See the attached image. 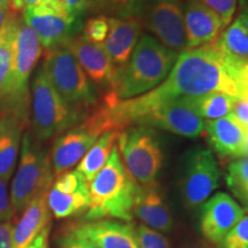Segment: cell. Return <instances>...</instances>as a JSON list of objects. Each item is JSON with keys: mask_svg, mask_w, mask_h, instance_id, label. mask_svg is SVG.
<instances>
[{"mask_svg": "<svg viewBox=\"0 0 248 248\" xmlns=\"http://www.w3.org/2000/svg\"><path fill=\"white\" fill-rule=\"evenodd\" d=\"M146 1L147 0H105V4L111 13L116 15L115 17H141Z\"/></svg>", "mask_w": 248, "mask_h": 248, "instance_id": "30", "label": "cell"}, {"mask_svg": "<svg viewBox=\"0 0 248 248\" xmlns=\"http://www.w3.org/2000/svg\"><path fill=\"white\" fill-rule=\"evenodd\" d=\"M135 125L155 126L186 138H198L204 131V121L183 99L161 104Z\"/></svg>", "mask_w": 248, "mask_h": 248, "instance_id": "11", "label": "cell"}, {"mask_svg": "<svg viewBox=\"0 0 248 248\" xmlns=\"http://www.w3.org/2000/svg\"><path fill=\"white\" fill-rule=\"evenodd\" d=\"M0 7H4V8L12 9V11H14V9H13V1H12V0H0Z\"/></svg>", "mask_w": 248, "mask_h": 248, "instance_id": "42", "label": "cell"}, {"mask_svg": "<svg viewBox=\"0 0 248 248\" xmlns=\"http://www.w3.org/2000/svg\"><path fill=\"white\" fill-rule=\"evenodd\" d=\"M71 15L78 17L89 7L90 0H59Z\"/></svg>", "mask_w": 248, "mask_h": 248, "instance_id": "36", "label": "cell"}, {"mask_svg": "<svg viewBox=\"0 0 248 248\" xmlns=\"http://www.w3.org/2000/svg\"><path fill=\"white\" fill-rule=\"evenodd\" d=\"M12 1H13V9L20 14L26 8L39 4L40 0H12Z\"/></svg>", "mask_w": 248, "mask_h": 248, "instance_id": "38", "label": "cell"}, {"mask_svg": "<svg viewBox=\"0 0 248 248\" xmlns=\"http://www.w3.org/2000/svg\"><path fill=\"white\" fill-rule=\"evenodd\" d=\"M53 181L51 154L27 132L22 140L20 164L11 187L14 212L22 213L36 197L49 191Z\"/></svg>", "mask_w": 248, "mask_h": 248, "instance_id": "4", "label": "cell"}, {"mask_svg": "<svg viewBox=\"0 0 248 248\" xmlns=\"http://www.w3.org/2000/svg\"><path fill=\"white\" fill-rule=\"evenodd\" d=\"M221 173L209 150L194 148L186 156L181 179L182 195L190 208L203 204L219 187Z\"/></svg>", "mask_w": 248, "mask_h": 248, "instance_id": "9", "label": "cell"}, {"mask_svg": "<svg viewBox=\"0 0 248 248\" xmlns=\"http://www.w3.org/2000/svg\"><path fill=\"white\" fill-rule=\"evenodd\" d=\"M13 230L11 222L0 223V248H13Z\"/></svg>", "mask_w": 248, "mask_h": 248, "instance_id": "35", "label": "cell"}, {"mask_svg": "<svg viewBox=\"0 0 248 248\" xmlns=\"http://www.w3.org/2000/svg\"><path fill=\"white\" fill-rule=\"evenodd\" d=\"M108 32H109V17L98 15L86 21L82 36L89 42L102 45L107 38Z\"/></svg>", "mask_w": 248, "mask_h": 248, "instance_id": "28", "label": "cell"}, {"mask_svg": "<svg viewBox=\"0 0 248 248\" xmlns=\"http://www.w3.org/2000/svg\"><path fill=\"white\" fill-rule=\"evenodd\" d=\"M48 233H49V226L48 228H46L45 230L43 231L42 233H40L27 248H48L47 246Z\"/></svg>", "mask_w": 248, "mask_h": 248, "instance_id": "37", "label": "cell"}, {"mask_svg": "<svg viewBox=\"0 0 248 248\" xmlns=\"http://www.w3.org/2000/svg\"><path fill=\"white\" fill-rule=\"evenodd\" d=\"M135 224L119 219H97L74 225L69 231L99 248H139Z\"/></svg>", "mask_w": 248, "mask_h": 248, "instance_id": "14", "label": "cell"}, {"mask_svg": "<svg viewBox=\"0 0 248 248\" xmlns=\"http://www.w3.org/2000/svg\"><path fill=\"white\" fill-rule=\"evenodd\" d=\"M20 20V14L12 15L0 29V93L4 89L11 71Z\"/></svg>", "mask_w": 248, "mask_h": 248, "instance_id": "26", "label": "cell"}, {"mask_svg": "<svg viewBox=\"0 0 248 248\" xmlns=\"http://www.w3.org/2000/svg\"><path fill=\"white\" fill-rule=\"evenodd\" d=\"M140 16L109 17V32L102 44L116 73L128 63L141 35Z\"/></svg>", "mask_w": 248, "mask_h": 248, "instance_id": "18", "label": "cell"}, {"mask_svg": "<svg viewBox=\"0 0 248 248\" xmlns=\"http://www.w3.org/2000/svg\"><path fill=\"white\" fill-rule=\"evenodd\" d=\"M245 209L229 194L216 193L202 204L200 230L204 239L218 245L245 216Z\"/></svg>", "mask_w": 248, "mask_h": 248, "instance_id": "13", "label": "cell"}, {"mask_svg": "<svg viewBox=\"0 0 248 248\" xmlns=\"http://www.w3.org/2000/svg\"><path fill=\"white\" fill-rule=\"evenodd\" d=\"M198 1L212 9L221 18L223 28H226L232 22L238 0H198Z\"/></svg>", "mask_w": 248, "mask_h": 248, "instance_id": "32", "label": "cell"}, {"mask_svg": "<svg viewBox=\"0 0 248 248\" xmlns=\"http://www.w3.org/2000/svg\"><path fill=\"white\" fill-rule=\"evenodd\" d=\"M14 14H18V13L12 11V9L0 7V29H1V27L4 26V23L6 22V21H7V18Z\"/></svg>", "mask_w": 248, "mask_h": 248, "instance_id": "39", "label": "cell"}, {"mask_svg": "<svg viewBox=\"0 0 248 248\" xmlns=\"http://www.w3.org/2000/svg\"><path fill=\"white\" fill-rule=\"evenodd\" d=\"M184 27L186 49L214 43L224 29L221 18L198 0L184 6Z\"/></svg>", "mask_w": 248, "mask_h": 248, "instance_id": "20", "label": "cell"}, {"mask_svg": "<svg viewBox=\"0 0 248 248\" xmlns=\"http://www.w3.org/2000/svg\"><path fill=\"white\" fill-rule=\"evenodd\" d=\"M136 238L139 248H169V240L162 232L148 228L144 224L135 226Z\"/></svg>", "mask_w": 248, "mask_h": 248, "instance_id": "29", "label": "cell"}, {"mask_svg": "<svg viewBox=\"0 0 248 248\" xmlns=\"http://www.w3.org/2000/svg\"><path fill=\"white\" fill-rule=\"evenodd\" d=\"M141 22L157 42L173 53L186 49L184 5L181 0H147Z\"/></svg>", "mask_w": 248, "mask_h": 248, "instance_id": "8", "label": "cell"}, {"mask_svg": "<svg viewBox=\"0 0 248 248\" xmlns=\"http://www.w3.org/2000/svg\"><path fill=\"white\" fill-rule=\"evenodd\" d=\"M207 140L223 157H245L248 155V126L233 115L204 122Z\"/></svg>", "mask_w": 248, "mask_h": 248, "instance_id": "17", "label": "cell"}, {"mask_svg": "<svg viewBox=\"0 0 248 248\" xmlns=\"http://www.w3.org/2000/svg\"><path fill=\"white\" fill-rule=\"evenodd\" d=\"M59 247L60 248H99L89 241L85 238L77 235L68 230L62 237L59 239Z\"/></svg>", "mask_w": 248, "mask_h": 248, "instance_id": "34", "label": "cell"}, {"mask_svg": "<svg viewBox=\"0 0 248 248\" xmlns=\"http://www.w3.org/2000/svg\"><path fill=\"white\" fill-rule=\"evenodd\" d=\"M43 68L54 89L70 106L89 110L97 105L94 86L66 46L46 49Z\"/></svg>", "mask_w": 248, "mask_h": 248, "instance_id": "5", "label": "cell"}, {"mask_svg": "<svg viewBox=\"0 0 248 248\" xmlns=\"http://www.w3.org/2000/svg\"><path fill=\"white\" fill-rule=\"evenodd\" d=\"M119 135L120 132L117 131L102 133L84 155V157L80 160V162L77 164L76 170L83 176L89 185L109 159L113 148L117 142Z\"/></svg>", "mask_w": 248, "mask_h": 248, "instance_id": "23", "label": "cell"}, {"mask_svg": "<svg viewBox=\"0 0 248 248\" xmlns=\"http://www.w3.org/2000/svg\"><path fill=\"white\" fill-rule=\"evenodd\" d=\"M200 117L217 120L232 115L238 99L223 92H212L197 98L183 99Z\"/></svg>", "mask_w": 248, "mask_h": 248, "instance_id": "25", "label": "cell"}, {"mask_svg": "<svg viewBox=\"0 0 248 248\" xmlns=\"http://www.w3.org/2000/svg\"><path fill=\"white\" fill-rule=\"evenodd\" d=\"M99 137L98 133L89 129L83 122L59 136L51 152L54 177L78 164Z\"/></svg>", "mask_w": 248, "mask_h": 248, "instance_id": "16", "label": "cell"}, {"mask_svg": "<svg viewBox=\"0 0 248 248\" xmlns=\"http://www.w3.org/2000/svg\"><path fill=\"white\" fill-rule=\"evenodd\" d=\"M226 183L230 190L248 204V157H241L229 166Z\"/></svg>", "mask_w": 248, "mask_h": 248, "instance_id": "27", "label": "cell"}, {"mask_svg": "<svg viewBox=\"0 0 248 248\" xmlns=\"http://www.w3.org/2000/svg\"><path fill=\"white\" fill-rule=\"evenodd\" d=\"M14 214L11 195L8 192V181L0 178V223L9 222Z\"/></svg>", "mask_w": 248, "mask_h": 248, "instance_id": "33", "label": "cell"}, {"mask_svg": "<svg viewBox=\"0 0 248 248\" xmlns=\"http://www.w3.org/2000/svg\"><path fill=\"white\" fill-rule=\"evenodd\" d=\"M124 167L138 185L156 183L163 163V152L156 132L150 126L136 125L123 130L117 138Z\"/></svg>", "mask_w": 248, "mask_h": 248, "instance_id": "6", "label": "cell"}, {"mask_svg": "<svg viewBox=\"0 0 248 248\" xmlns=\"http://www.w3.org/2000/svg\"><path fill=\"white\" fill-rule=\"evenodd\" d=\"M182 248H210L208 245L203 241H193V243H190L185 246H183Z\"/></svg>", "mask_w": 248, "mask_h": 248, "instance_id": "41", "label": "cell"}, {"mask_svg": "<svg viewBox=\"0 0 248 248\" xmlns=\"http://www.w3.org/2000/svg\"><path fill=\"white\" fill-rule=\"evenodd\" d=\"M89 203V184L76 169L58 176L47 193L48 208L58 219L85 212Z\"/></svg>", "mask_w": 248, "mask_h": 248, "instance_id": "12", "label": "cell"}, {"mask_svg": "<svg viewBox=\"0 0 248 248\" xmlns=\"http://www.w3.org/2000/svg\"><path fill=\"white\" fill-rule=\"evenodd\" d=\"M137 186L121 160L116 144L106 164L89 185L90 203L85 214L86 221L131 222Z\"/></svg>", "mask_w": 248, "mask_h": 248, "instance_id": "1", "label": "cell"}, {"mask_svg": "<svg viewBox=\"0 0 248 248\" xmlns=\"http://www.w3.org/2000/svg\"><path fill=\"white\" fill-rule=\"evenodd\" d=\"M23 21L38 37L42 47L52 49L64 46L75 37L79 24L59 0H40L23 11Z\"/></svg>", "mask_w": 248, "mask_h": 248, "instance_id": "7", "label": "cell"}, {"mask_svg": "<svg viewBox=\"0 0 248 248\" xmlns=\"http://www.w3.org/2000/svg\"><path fill=\"white\" fill-rule=\"evenodd\" d=\"M238 18H239L241 24H243L244 28L246 29L247 33H248V7L244 9L243 13L239 15V17H238Z\"/></svg>", "mask_w": 248, "mask_h": 248, "instance_id": "40", "label": "cell"}, {"mask_svg": "<svg viewBox=\"0 0 248 248\" xmlns=\"http://www.w3.org/2000/svg\"><path fill=\"white\" fill-rule=\"evenodd\" d=\"M47 193L36 197L22 212L13 230V248H27L51 224Z\"/></svg>", "mask_w": 248, "mask_h": 248, "instance_id": "21", "label": "cell"}, {"mask_svg": "<svg viewBox=\"0 0 248 248\" xmlns=\"http://www.w3.org/2000/svg\"><path fill=\"white\" fill-rule=\"evenodd\" d=\"M187 1H195V0H187Z\"/></svg>", "mask_w": 248, "mask_h": 248, "instance_id": "43", "label": "cell"}, {"mask_svg": "<svg viewBox=\"0 0 248 248\" xmlns=\"http://www.w3.org/2000/svg\"><path fill=\"white\" fill-rule=\"evenodd\" d=\"M38 37L23 18L18 22L13 62L8 78L0 94L8 95L15 102H22L28 97V83L33 68L42 55Z\"/></svg>", "mask_w": 248, "mask_h": 248, "instance_id": "10", "label": "cell"}, {"mask_svg": "<svg viewBox=\"0 0 248 248\" xmlns=\"http://www.w3.org/2000/svg\"><path fill=\"white\" fill-rule=\"evenodd\" d=\"M22 123L17 115H0V178L9 181L20 150Z\"/></svg>", "mask_w": 248, "mask_h": 248, "instance_id": "22", "label": "cell"}, {"mask_svg": "<svg viewBox=\"0 0 248 248\" xmlns=\"http://www.w3.org/2000/svg\"><path fill=\"white\" fill-rule=\"evenodd\" d=\"M133 218L137 217L141 224L159 232L172 230L173 219L161 193L157 183L138 185L132 207Z\"/></svg>", "mask_w": 248, "mask_h": 248, "instance_id": "19", "label": "cell"}, {"mask_svg": "<svg viewBox=\"0 0 248 248\" xmlns=\"http://www.w3.org/2000/svg\"><path fill=\"white\" fill-rule=\"evenodd\" d=\"M31 93L32 129L37 140L45 141L60 135L84 117L82 110L70 106L62 99L43 66L33 77Z\"/></svg>", "mask_w": 248, "mask_h": 248, "instance_id": "3", "label": "cell"}, {"mask_svg": "<svg viewBox=\"0 0 248 248\" xmlns=\"http://www.w3.org/2000/svg\"><path fill=\"white\" fill-rule=\"evenodd\" d=\"M177 54L144 35L133 49L128 63L116 73L111 90L119 99L139 97L160 85L175 63Z\"/></svg>", "mask_w": 248, "mask_h": 248, "instance_id": "2", "label": "cell"}, {"mask_svg": "<svg viewBox=\"0 0 248 248\" xmlns=\"http://www.w3.org/2000/svg\"><path fill=\"white\" fill-rule=\"evenodd\" d=\"M66 47L76 58L93 84L109 90L116 76V69L104 46L89 42L83 36L73 37Z\"/></svg>", "mask_w": 248, "mask_h": 248, "instance_id": "15", "label": "cell"}, {"mask_svg": "<svg viewBox=\"0 0 248 248\" xmlns=\"http://www.w3.org/2000/svg\"><path fill=\"white\" fill-rule=\"evenodd\" d=\"M215 44L219 51L238 64L248 63V33L239 18L223 31Z\"/></svg>", "mask_w": 248, "mask_h": 248, "instance_id": "24", "label": "cell"}, {"mask_svg": "<svg viewBox=\"0 0 248 248\" xmlns=\"http://www.w3.org/2000/svg\"><path fill=\"white\" fill-rule=\"evenodd\" d=\"M217 248H248V215H245L234 225L217 245Z\"/></svg>", "mask_w": 248, "mask_h": 248, "instance_id": "31", "label": "cell"}]
</instances>
